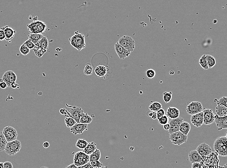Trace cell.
Instances as JSON below:
<instances>
[{"instance_id":"33","label":"cell","mask_w":227,"mask_h":168,"mask_svg":"<svg viewBox=\"0 0 227 168\" xmlns=\"http://www.w3.org/2000/svg\"><path fill=\"white\" fill-rule=\"evenodd\" d=\"M7 143L6 138L4 137V135L3 134V132L0 131V152L4 151Z\"/></svg>"},{"instance_id":"48","label":"cell","mask_w":227,"mask_h":168,"mask_svg":"<svg viewBox=\"0 0 227 168\" xmlns=\"http://www.w3.org/2000/svg\"><path fill=\"white\" fill-rule=\"evenodd\" d=\"M7 87H8V85H7V84H6V82H4V81H2V82H0V88H1L4 89H6Z\"/></svg>"},{"instance_id":"47","label":"cell","mask_w":227,"mask_h":168,"mask_svg":"<svg viewBox=\"0 0 227 168\" xmlns=\"http://www.w3.org/2000/svg\"><path fill=\"white\" fill-rule=\"evenodd\" d=\"M4 168H13L12 164L9 161H6L4 163Z\"/></svg>"},{"instance_id":"21","label":"cell","mask_w":227,"mask_h":168,"mask_svg":"<svg viewBox=\"0 0 227 168\" xmlns=\"http://www.w3.org/2000/svg\"><path fill=\"white\" fill-rule=\"evenodd\" d=\"M180 111L175 107H169L167 109L166 116L171 119H175L180 116Z\"/></svg>"},{"instance_id":"5","label":"cell","mask_w":227,"mask_h":168,"mask_svg":"<svg viewBox=\"0 0 227 168\" xmlns=\"http://www.w3.org/2000/svg\"><path fill=\"white\" fill-rule=\"evenodd\" d=\"M169 139L173 144L181 145L187 142L188 136L182 133L181 132L178 131L170 134Z\"/></svg>"},{"instance_id":"4","label":"cell","mask_w":227,"mask_h":168,"mask_svg":"<svg viewBox=\"0 0 227 168\" xmlns=\"http://www.w3.org/2000/svg\"><path fill=\"white\" fill-rule=\"evenodd\" d=\"M21 148V142L19 140H16L11 142H7L4 151L8 155L14 156L20 152Z\"/></svg>"},{"instance_id":"2","label":"cell","mask_w":227,"mask_h":168,"mask_svg":"<svg viewBox=\"0 0 227 168\" xmlns=\"http://www.w3.org/2000/svg\"><path fill=\"white\" fill-rule=\"evenodd\" d=\"M69 42L71 46L78 51H81L86 47L85 36L82 34H75L70 38Z\"/></svg>"},{"instance_id":"41","label":"cell","mask_w":227,"mask_h":168,"mask_svg":"<svg viewBox=\"0 0 227 168\" xmlns=\"http://www.w3.org/2000/svg\"><path fill=\"white\" fill-rule=\"evenodd\" d=\"M84 73L87 76H90L93 74V67L89 64L88 63L86 65L84 69Z\"/></svg>"},{"instance_id":"3","label":"cell","mask_w":227,"mask_h":168,"mask_svg":"<svg viewBox=\"0 0 227 168\" xmlns=\"http://www.w3.org/2000/svg\"><path fill=\"white\" fill-rule=\"evenodd\" d=\"M28 31L32 34H42L46 31L47 26L43 21L35 20L27 25Z\"/></svg>"},{"instance_id":"51","label":"cell","mask_w":227,"mask_h":168,"mask_svg":"<svg viewBox=\"0 0 227 168\" xmlns=\"http://www.w3.org/2000/svg\"><path fill=\"white\" fill-rule=\"evenodd\" d=\"M79 168H92V166H91V164H90V162H89L87 163L86 164H84V165L81 166V167H79Z\"/></svg>"},{"instance_id":"36","label":"cell","mask_w":227,"mask_h":168,"mask_svg":"<svg viewBox=\"0 0 227 168\" xmlns=\"http://www.w3.org/2000/svg\"><path fill=\"white\" fill-rule=\"evenodd\" d=\"M88 143L84 139H78L76 143V146L80 149H83L85 148Z\"/></svg>"},{"instance_id":"35","label":"cell","mask_w":227,"mask_h":168,"mask_svg":"<svg viewBox=\"0 0 227 168\" xmlns=\"http://www.w3.org/2000/svg\"><path fill=\"white\" fill-rule=\"evenodd\" d=\"M205 56H206V54H204L202 56V57L199 58V65L201 66V67H202L204 69L208 70L209 68L208 66Z\"/></svg>"},{"instance_id":"49","label":"cell","mask_w":227,"mask_h":168,"mask_svg":"<svg viewBox=\"0 0 227 168\" xmlns=\"http://www.w3.org/2000/svg\"><path fill=\"white\" fill-rule=\"evenodd\" d=\"M10 87L13 89L18 88L19 85L18 84H17V83H16V82H13L10 84Z\"/></svg>"},{"instance_id":"6","label":"cell","mask_w":227,"mask_h":168,"mask_svg":"<svg viewBox=\"0 0 227 168\" xmlns=\"http://www.w3.org/2000/svg\"><path fill=\"white\" fill-rule=\"evenodd\" d=\"M121 46L130 52H132L135 49V42L132 37L124 35L118 41Z\"/></svg>"},{"instance_id":"43","label":"cell","mask_w":227,"mask_h":168,"mask_svg":"<svg viewBox=\"0 0 227 168\" xmlns=\"http://www.w3.org/2000/svg\"><path fill=\"white\" fill-rule=\"evenodd\" d=\"M158 120L159 124L161 126H163L165 124L169 123V118L166 115H164L160 118L159 119H158Z\"/></svg>"},{"instance_id":"26","label":"cell","mask_w":227,"mask_h":168,"mask_svg":"<svg viewBox=\"0 0 227 168\" xmlns=\"http://www.w3.org/2000/svg\"><path fill=\"white\" fill-rule=\"evenodd\" d=\"M35 45L36 46L41 47L44 49L47 50L49 48V41L47 40V37L43 36V37L40 40H39L37 43H36Z\"/></svg>"},{"instance_id":"9","label":"cell","mask_w":227,"mask_h":168,"mask_svg":"<svg viewBox=\"0 0 227 168\" xmlns=\"http://www.w3.org/2000/svg\"><path fill=\"white\" fill-rule=\"evenodd\" d=\"M2 132L4 135L7 142H11L17 140L18 136L16 129L12 126H6L3 129Z\"/></svg>"},{"instance_id":"23","label":"cell","mask_w":227,"mask_h":168,"mask_svg":"<svg viewBox=\"0 0 227 168\" xmlns=\"http://www.w3.org/2000/svg\"><path fill=\"white\" fill-rule=\"evenodd\" d=\"M190 129H191V126L190 123L184 121L180 125L179 131L181 132L182 133L185 135H188V133H190Z\"/></svg>"},{"instance_id":"34","label":"cell","mask_w":227,"mask_h":168,"mask_svg":"<svg viewBox=\"0 0 227 168\" xmlns=\"http://www.w3.org/2000/svg\"><path fill=\"white\" fill-rule=\"evenodd\" d=\"M149 110L153 112H157L160 109L162 108L161 104L158 102H153L151 104L149 107Z\"/></svg>"},{"instance_id":"46","label":"cell","mask_w":227,"mask_h":168,"mask_svg":"<svg viewBox=\"0 0 227 168\" xmlns=\"http://www.w3.org/2000/svg\"><path fill=\"white\" fill-rule=\"evenodd\" d=\"M6 35L4 34V31L1 28H0V41L6 40Z\"/></svg>"},{"instance_id":"42","label":"cell","mask_w":227,"mask_h":168,"mask_svg":"<svg viewBox=\"0 0 227 168\" xmlns=\"http://www.w3.org/2000/svg\"><path fill=\"white\" fill-rule=\"evenodd\" d=\"M92 167L93 168H103V164L99 160H93V161H90Z\"/></svg>"},{"instance_id":"13","label":"cell","mask_w":227,"mask_h":168,"mask_svg":"<svg viewBox=\"0 0 227 168\" xmlns=\"http://www.w3.org/2000/svg\"><path fill=\"white\" fill-rule=\"evenodd\" d=\"M67 105V104H66ZM68 107L70 108V111L69 112L70 115L71 117H72L78 123H80V117L82 113L83 112V109L81 108V107H78L76 106H71L69 107L68 106Z\"/></svg>"},{"instance_id":"11","label":"cell","mask_w":227,"mask_h":168,"mask_svg":"<svg viewBox=\"0 0 227 168\" xmlns=\"http://www.w3.org/2000/svg\"><path fill=\"white\" fill-rule=\"evenodd\" d=\"M88 130V124H86L76 123L70 128V132L73 134L77 135L82 134L85 130Z\"/></svg>"},{"instance_id":"40","label":"cell","mask_w":227,"mask_h":168,"mask_svg":"<svg viewBox=\"0 0 227 168\" xmlns=\"http://www.w3.org/2000/svg\"><path fill=\"white\" fill-rule=\"evenodd\" d=\"M156 75V71L153 69H149L145 71V75L149 79H153L154 78Z\"/></svg>"},{"instance_id":"28","label":"cell","mask_w":227,"mask_h":168,"mask_svg":"<svg viewBox=\"0 0 227 168\" xmlns=\"http://www.w3.org/2000/svg\"><path fill=\"white\" fill-rule=\"evenodd\" d=\"M43 36L42 34H32V33H30L28 35V38L30 40H31L35 44L37 43L39 40L43 37Z\"/></svg>"},{"instance_id":"58","label":"cell","mask_w":227,"mask_h":168,"mask_svg":"<svg viewBox=\"0 0 227 168\" xmlns=\"http://www.w3.org/2000/svg\"><path fill=\"white\" fill-rule=\"evenodd\" d=\"M0 168H4V163L0 162Z\"/></svg>"},{"instance_id":"19","label":"cell","mask_w":227,"mask_h":168,"mask_svg":"<svg viewBox=\"0 0 227 168\" xmlns=\"http://www.w3.org/2000/svg\"><path fill=\"white\" fill-rule=\"evenodd\" d=\"M189 161L191 163L194 162L201 163L203 160L202 157L196 150H192L188 154Z\"/></svg>"},{"instance_id":"8","label":"cell","mask_w":227,"mask_h":168,"mask_svg":"<svg viewBox=\"0 0 227 168\" xmlns=\"http://www.w3.org/2000/svg\"><path fill=\"white\" fill-rule=\"evenodd\" d=\"M90 161L89 155L83 152L79 151L76 153L74 157V163L79 168Z\"/></svg>"},{"instance_id":"29","label":"cell","mask_w":227,"mask_h":168,"mask_svg":"<svg viewBox=\"0 0 227 168\" xmlns=\"http://www.w3.org/2000/svg\"><path fill=\"white\" fill-rule=\"evenodd\" d=\"M207 64L209 68H212L216 65V61L215 57L211 55H206Z\"/></svg>"},{"instance_id":"39","label":"cell","mask_w":227,"mask_h":168,"mask_svg":"<svg viewBox=\"0 0 227 168\" xmlns=\"http://www.w3.org/2000/svg\"><path fill=\"white\" fill-rule=\"evenodd\" d=\"M20 52L21 54L26 56L30 53V49L23 43L20 47Z\"/></svg>"},{"instance_id":"57","label":"cell","mask_w":227,"mask_h":168,"mask_svg":"<svg viewBox=\"0 0 227 168\" xmlns=\"http://www.w3.org/2000/svg\"><path fill=\"white\" fill-rule=\"evenodd\" d=\"M153 111H149V112H147V114L148 116L150 117H151V116H152V114H153Z\"/></svg>"},{"instance_id":"38","label":"cell","mask_w":227,"mask_h":168,"mask_svg":"<svg viewBox=\"0 0 227 168\" xmlns=\"http://www.w3.org/2000/svg\"><path fill=\"white\" fill-rule=\"evenodd\" d=\"M214 102L217 105H224L225 106H227V97H221L219 100L215 99Z\"/></svg>"},{"instance_id":"50","label":"cell","mask_w":227,"mask_h":168,"mask_svg":"<svg viewBox=\"0 0 227 168\" xmlns=\"http://www.w3.org/2000/svg\"><path fill=\"white\" fill-rule=\"evenodd\" d=\"M191 164H192L191 167L192 168H199V167H201L200 166V163L199 162H194L191 163Z\"/></svg>"},{"instance_id":"14","label":"cell","mask_w":227,"mask_h":168,"mask_svg":"<svg viewBox=\"0 0 227 168\" xmlns=\"http://www.w3.org/2000/svg\"><path fill=\"white\" fill-rule=\"evenodd\" d=\"M183 121V118L180 117H178L175 119H171L169 123L170 125V128L168 130L169 134L179 131L180 125Z\"/></svg>"},{"instance_id":"10","label":"cell","mask_w":227,"mask_h":168,"mask_svg":"<svg viewBox=\"0 0 227 168\" xmlns=\"http://www.w3.org/2000/svg\"><path fill=\"white\" fill-rule=\"evenodd\" d=\"M202 112L204 125H209L213 123L215 120V114H214L212 109H203Z\"/></svg>"},{"instance_id":"32","label":"cell","mask_w":227,"mask_h":168,"mask_svg":"<svg viewBox=\"0 0 227 168\" xmlns=\"http://www.w3.org/2000/svg\"><path fill=\"white\" fill-rule=\"evenodd\" d=\"M90 161L93 160H99L101 157V152L100 150L96 148L95 151L90 155Z\"/></svg>"},{"instance_id":"55","label":"cell","mask_w":227,"mask_h":168,"mask_svg":"<svg viewBox=\"0 0 227 168\" xmlns=\"http://www.w3.org/2000/svg\"><path fill=\"white\" fill-rule=\"evenodd\" d=\"M43 147H44L45 148H49V146H50V143H49V142H44V143H43Z\"/></svg>"},{"instance_id":"56","label":"cell","mask_w":227,"mask_h":168,"mask_svg":"<svg viewBox=\"0 0 227 168\" xmlns=\"http://www.w3.org/2000/svg\"><path fill=\"white\" fill-rule=\"evenodd\" d=\"M66 168H78V167H77V166L76 165H75V164H74V163H73V164H70V165H69L67 166H66Z\"/></svg>"},{"instance_id":"18","label":"cell","mask_w":227,"mask_h":168,"mask_svg":"<svg viewBox=\"0 0 227 168\" xmlns=\"http://www.w3.org/2000/svg\"><path fill=\"white\" fill-rule=\"evenodd\" d=\"M191 123L193 126L197 128L201 127L204 124V118H203V112H199L191 115L190 118Z\"/></svg>"},{"instance_id":"30","label":"cell","mask_w":227,"mask_h":168,"mask_svg":"<svg viewBox=\"0 0 227 168\" xmlns=\"http://www.w3.org/2000/svg\"><path fill=\"white\" fill-rule=\"evenodd\" d=\"M64 122L66 123V126L67 128H70L72 126H73L77 122L75 120V119L70 116V115L68 114L67 116H66L65 119H64Z\"/></svg>"},{"instance_id":"17","label":"cell","mask_w":227,"mask_h":168,"mask_svg":"<svg viewBox=\"0 0 227 168\" xmlns=\"http://www.w3.org/2000/svg\"><path fill=\"white\" fill-rule=\"evenodd\" d=\"M214 122L216 123L218 130L227 129V116L220 117L216 114Z\"/></svg>"},{"instance_id":"27","label":"cell","mask_w":227,"mask_h":168,"mask_svg":"<svg viewBox=\"0 0 227 168\" xmlns=\"http://www.w3.org/2000/svg\"><path fill=\"white\" fill-rule=\"evenodd\" d=\"M92 120H93V119L90 115H88L87 114H85L84 112H83L82 114L81 115L79 122H80V123L89 124L91 123Z\"/></svg>"},{"instance_id":"53","label":"cell","mask_w":227,"mask_h":168,"mask_svg":"<svg viewBox=\"0 0 227 168\" xmlns=\"http://www.w3.org/2000/svg\"><path fill=\"white\" fill-rule=\"evenodd\" d=\"M163 126L164 129L165 130H168L170 128V125L169 124V123L165 124L164 125H163Z\"/></svg>"},{"instance_id":"52","label":"cell","mask_w":227,"mask_h":168,"mask_svg":"<svg viewBox=\"0 0 227 168\" xmlns=\"http://www.w3.org/2000/svg\"><path fill=\"white\" fill-rule=\"evenodd\" d=\"M60 112L62 115H66L68 113V112L65 109H60Z\"/></svg>"},{"instance_id":"7","label":"cell","mask_w":227,"mask_h":168,"mask_svg":"<svg viewBox=\"0 0 227 168\" xmlns=\"http://www.w3.org/2000/svg\"><path fill=\"white\" fill-rule=\"evenodd\" d=\"M203 109V106L200 102L192 101L187 103L186 112L189 115H192L202 112Z\"/></svg>"},{"instance_id":"24","label":"cell","mask_w":227,"mask_h":168,"mask_svg":"<svg viewBox=\"0 0 227 168\" xmlns=\"http://www.w3.org/2000/svg\"><path fill=\"white\" fill-rule=\"evenodd\" d=\"M96 149V144L94 142L88 143L85 148L83 149V152L86 154L90 155Z\"/></svg>"},{"instance_id":"20","label":"cell","mask_w":227,"mask_h":168,"mask_svg":"<svg viewBox=\"0 0 227 168\" xmlns=\"http://www.w3.org/2000/svg\"><path fill=\"white\" fill-rule=\"evenodd\" d=\"M1 28L4 31V34L6 35V40L9 41L10 43V41L11 40L15 35L16 31L14 30L11 27L8 26H6L4 27H1Z\"/></svg>"},{"instance_id":"15","label":"cell","mask_w":227,"mask_h":168,"mask_svg":"<svg viewBox=\"0 0 227 168\" xmlns=\"http://www.w3.org/2000/svg\"><path fill=\"white\" fill-rule=\"evenodd\" d=\"M17 75L15 73L11 70L6 71L3 75L2 79L4 82L6 83L8 87H10V84L13 82H16L17 80Z\"/></svg>"},{"instance_id":"16","label":"cell","mask_w":227,"mask_h":168,"mask_svg":"<svg viewBox=\"0 0 227 168\" xmlns=\"http://www.w3.org/2000/svg\"><path fill=\"white\" fill-rule=\"evenodd\" d=\"M196 150L202 157L208 156L212 153V150L210 146L206 143H202L197 147Z\"/></svg>"},{"instance_id":"44","label":"cell","mask_w":227,"mask_h":168,"mask_svg":"<svg viewBox=\"0 0 227 168\" xmlns=\"http://www.w3.org/2000/svg\"><path fill=\"white\" fill-rule=\"evenodd\" d=\"M24 44L28 47L30 49H34V48L35 47V44L33 43L31 40H30L29 39H28V40H27L26 41H25Z\"/></svg>"},{"instance_id":"31","label":"cell","mask_w":227,"mask_h":168,"mask_svg":"<svg viewBox=\"0 0 227 168\" xmlns=\"http://www.w3.org/2000/svg\"><path fill=\"white\" fill-rule=\"evenodd\" d=\"M33 49H34V53H35V55L38 58H41L42 57V56L46 53V52L47 51V50L41 48V47L36 46Z\"/></svg>"},{"instance_id":"12","label":"cell","mask_w":227,"mask_h":168,"mask_svg":"<svg viewBox=\"0 0 227 168\" xmlns=\"http://www.w3.org/2000/svg\"><path fill=\"white\" fill-rule=\"evenodd\" d=\"M114 49L117 55L121 60H124L126 58L128 57L131 53V52H129L121 46L118 42L115 44Z\"/></svg>"},{"instance_id":"25","label":"cell","mask_w":227,"mask_h":168,"mask_svg":"<svg viewBox=\"0 0 227 168\" xmlns=\"http://www.w3.org/2000/svg\"><path fill=\"white\" fill-rule=\"evenodd\" d=\"M95 73L98 77H104L107 74V69L104 66H99L95 68Z\"/></svg>"},{"instance_id":"1","label":"cell","mask_w":227,"mask_h":168,"mask_svg":"<svg viewBox=\"0 0 227 168\" xmlns=\"http://www.w3.org/2000/svg\"><path fill=\"white\" fill-rule=\"evenodd\" d=\"M214 149L219 155L222 157H227V136H222L216 139L213 145Z\"/></svg>"},{"instance_id":"45","label":"cell","mask_w":227,"mask_h":168,"mask_svg":"<svg viewBox=\"0 0 227 168\" xmlns=\"http://www.w3.org/2000/svg\"><path fill=\"white\" fill-rule=\"evenodd\" d=\"M165 112L164 109L161 108L159 110H158L156 112V114H157V119H159L160 118L163 116L165 115Z\"/></svg>"},{"instance_id":"22","label":"cell","mask_w":227,"mask_h":168,"mask_svg":"<svg viewBox=\"0 0 227 168\" xmlns=\"http://www.w3.org/2000/svg\"><path fill=\"white\" fill-rule=\"evenodd\" d=\"M216 114L220 117L226 116H227V107L224 105H217L216 107Z\"/></svg>"},{"instance_id":"37","label":"cell","mask_w":227,"mask_h":168,"mask_svg":"<svg viewBox=\"0 0 227 168\" xmlns=\"http://www.w3.org/2000/svg\"><path fill=\"white\" fill-rule=\"evenodd\" d=\"M173 92H164L163 94V99L165 103H168L172 99Z\"/></svg>"},{"instance_id":"54","label":"cell","mask_w":227,"mask_h":168,"mask_svg":"<svg viewBox=\"0 0 227 168\" xmlns=\"http://www.w3.org/2000/svg\"><path fill=\"white\" fill-rule=\"evenodd\" d=\"M151 118L153 120H156L157 119V114H156V112H153V114H152V116H151Z\"/></svg>"}]
</instances>
